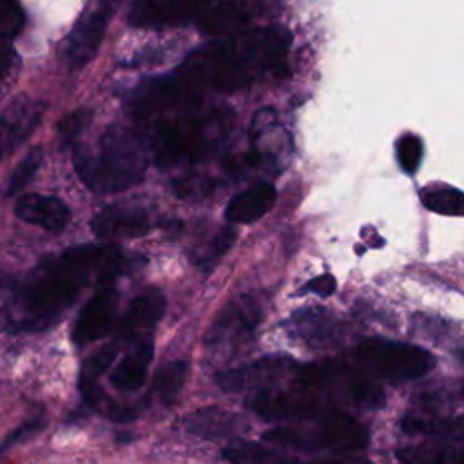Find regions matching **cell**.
<instances>
[{
  "label": "cell",
  "instance_id": "cell-5",
  "mask_svg": "<svg viewBox=\"0 0 464 464\" xmlns=\"http://www.w3.org/2000/svg\"><path fill=\"white\" fill-rule=\"evenodd\" d=\"M265 439L294 448V450H314V448H328L332 451H359L368 444V431L362 424H359L350 413L332 408L324 415L319 417V424L314 431H301L295 428H277L265 433Z\"/></svg>",
  "mask_w": 464,
  "mask_h": 464
},
{
  "label": "cell",
  "instance_id": "cell-24",
  "mask_svg": "<svg viewBox=\"0 0 464 464\" xmlns=\"http://www.w3.org/2000/svg\"><path fill=\"white\" fill-rule=\"evenodd\" d=\"M419 196L422 205L435 214L464 218V192L457 187L444 183L426 185Z\"/></svg>",
  "mask_w": 464,
  "mask_h": 464
},
{
  "label": "cell",
  "instance_id": "cell-15",
  "mask_svg": "<svg viewBox=\"0 0 464 464\" xmlns=\"http://www.w3.org/2000/svg\"><path fill=\"white\" fill-rule=\"evenodd\" d=\"M118 295L112 288L98 292L78 314V319L72 326V339L78 346L94 343L102 339L112 326L116 315Z\"/></svg>",
  "mask_w": 464,
  "mask_h": 464
},
{
  "label": "cell",
  "instance_id": "cell-21",
  "mask_svg": "<svg viewBox=\"0 0 464 464\" xmlns=\"http://www.w3.org/2000/svg\"><path fill=\"white\" fill-rule=\"evenodd\" d=\"M246 20V9L239 0H214L196 24L199 31L208 36H230L237 33Z\"/></svg>",
  "mask_w": 464,
  "mask_h": 464
},
{
  "label": "cell",
  "instance_id": "cell-8",
  "mask_svg": "<svg viewBox=\"0 0 464 464\" xmlns=\"http://www.w3.org/2000/svg\"><path fill=\"white\" fill-rule=\"evenodd\" d=\"M112 13V0H96L78 16L62 47V58L71 71L85 67L94 58Z\"/></svg>",
  "mask_w": 464,
  "mask_h": 464
},
{
  "label": "cell",
  "instance_id": "cell-23",
  "mask_svg": "<svg viewBox=\"0 0 464 464\" xmlns=\"http://www.w3.org/2000/svg\"><path fill=\"white\" fill-rule=\"evenodd\" d=\"M116 353H118V348H116L114 344H109V346H103V348H100L98 352H94V353L83 362L82 372H80L78 386H80V392H82L83 399H85L89 404H94V406L100 404L102 393L98 392L96 384H98L100 375L105 373V370L112 364Z\"/></svg>",
  "mask_w": 464,
  "mask_h": 464
},
{
  "label": "cell",
  "instance_id": "cell-16",
  "mask_svg": "<svg viewBox=\"0 0 464 464\" xmlns=\"http://www.w3.org/2000/svg\"><path fill=\"white\" fill-rule=\"evenodd\" d=\"M14 214L31 225H36L47 232H58L71 221L69 207L56 196L45 194H24L14 203Z\"/></svg>",
  "mask_w": 464,
  "mask_h": 464
},
{
  "label": "cell",
  "instance_id": "cell-14",
  "mask_svg": "<svg viewBox=\"0 0 464 464\" xmlns=\"http://www.w3.org/2000/svg\"><path fill=\"white\" fill-rule=\"evenodd\" d=\"M92 232L105 241L145 236L150 230L149 214L132 205H109L91 219Z\"/></svg>",
  "mask_w": 464,
  "mask_h": 464
},
{
  "label": "cell",
  "instance_id": "cell-13",
  "mask_svg": "<svg viewBox=\"0 0 464 464\" xmlns=\"http://www.w3.org/2000/svg\"><path fill=\"white\" fill-rule=\"evenodd\" d=\"M47 103L31 96L11 100L0 114V158L11 154L40 125Z\"/></svg>",
  "mask_w": 464,
  "mask_h": 464
},
{
  "label": "cell",
  "instance_id": "cell-4",
  "mask_svg": "<svg viewBox=\"0 0 464 464\" xmlns=\"http://www.w3.org/2000/svg\"><path fill=\"white\" fill-rule=\"evenodd\" d=\"M228 118L221 112L196 120H160L152 129V152L160 167H172L179 160L192 161L212 156L223 143Z\"/></svg>",
  "mask_w": 464,
  "mask_h": 464
},
{
  "label": "cell",
  "instance_id": "cell-10",
  "mask_svg": "<svg viewBox=\"0 0 464 464\" xmlns=\"http://www.w3.org/2000/svg\"><path fill=\"white\" fill-rule=\"evenodd\" d=\"M261 319L259 304L248 297H237L223 306L208 328L207 344L214 350L232 348L248 339Z\"/></svg>",
  "mask_w": 464,
  "mask_h": 464
},
{
  "label": "cell",
  "instance_id": "cell-36",
  "mask_svg": "<svg viewBox=\"0 0 464 464\" xmlns=\"http://www.w3.org/2000/svg\"><path fill=\"white\" fill-rule=\"evenodd\" d=\"M13 60H14V53L7 45L0 44V80L9 72Z\"/></svg>",
  "mask_w": 464,
  "mask_h": 464
},
{
  "label": "cell",
  "instance_id": "cell-7",
  "mask_svg": "<svg viewBox=\"0 0 464 464\" xmlns=\"http://www.w3.org/2000/svg\"><path fill=\"white\" fill-rule=\"evenodd\" d=\"M321 390H324V386H315L295 379V384L288 390H257L246 399V406L266 420L319 419L332 410L326 404Z\"/></svg>",
  "mask_w": 464,
  "mask_h": 464
},
{
  "label": "cell",
  "instance_id": "cell-26",
  "mask_svg": "<svg viewBox=\"0 0 464 464\" xmlns=\"http://www.w3.org/2000/svg\"><path fill=\"white\" fill-rule=\"evenodd\" d=\"M223 459L228 462H272L281 460L274 450L263 448L261 444L248 440H234L223 450Z\"/></svg>",
  "mask_w": 464,
  "mask_h": 464
},
{
  "label": "cell",
  "instance_id": "cell-32",
  "mask_svg": "<svg viewBox=\"0 0 464 464\" xmlns=\"http://www.w3.org/2000/svg\"><path fill=\"white\" fill-rule=\"evenodd\" d=\"M91 121V112L85 109H78L67 116L62 118V121L58 123V141L62 147L72 145L76 141V138L80 136V132L87 127V123Z\"/></svg>",
  "mask_w": 464,
  "mask_h": 464
},
{
  "label": "cell",
  "instance_id": "cell-37",
  "mask_svg": "<svg viewBox=\"0 0 464 464\" xmlns=\"http://www.w3.org/2000/svg\"><path fill=\"white\" fill-rule=\"evenodd\" d=\"M462 357H464V355H462Z\"/></svg>",
  "mask_w": 464,
  "mask_h": 464
},
{
  "label": "cell",
  "instance_id": "cell-29",
  "mask_svg": "<svg viewBox=\"0 0 464 464\" xmlns=\"http://www.w3.org/2000/svg\"><path fill=\"white\" fill-rule=\"evenodd\" d=\"M237 234L232 227H227V228H221L214 237L212 241L203 248V252H199L196 256V263L203 268V270H212V265L218 263V259L228 252V248L234 245Z\"/></svg>",
  "mask_w": 464,
  "mask_h": 464
},
{
  "label": "cell",
  "instance_id": "cell-12",
  "mask_svg": "<svg viewBox=\"0 0 464 464\" xmlns=\"http://www.w3.org/2000/svg\"><path fill=\"white\" fill-rule=\"evenodd\" d=\"M295 368L297 364L288 357H265L245 366L219 372L216 382L223 392H257L274 386L285 375L295 372Z\"/></svg>",
  "mask_w": 464,
  "mask_h": 464
},
{
  "label": "cell",
  "instance_id": "cell-1",
  "mask_svg": "<svg viewBox=\"0 0 464 464\" xmlns=\"http://www.w3.org/2000/svg\"><path fill=\"white\" fill-rule=\"evenodd\" d=\"M130 261L112 246H72L34 270L14 297V330L49 326L91 285L109 283Z\"/></svg>",
  "mask_w": 464,
  "mask_h": 464
},
{
  "label": "cell",
  "instance_id": "cell-31",
  "mask_svg": "<svg viewBox=\"0 0 464 464\" xmlns=\"http://www.w3.org/2000/svg\"><path fill=\"white\" fill-rule=\"evenodd\" d=\"M24 22L25 14L18 0H0V38H14Z\"/></svg>",
  "mask_w": 464,
  "mask_h": 464
},
{
  "label": "cell",
  "instance_id": "cell-34",
  "mask_svg": "<svg viewBox=\"0 0 464 464\" xmlns=\"http://www.w3.org/2000/svg\"><path fill=\"white\" fill-rule=\"evenodd\" d=\"M40 426H42V420H40V419H33V420H29V422L22 424L20 428H16L14 431H11V433L4 439V442L0 444V453L5 451L7 448H13V446L24 442L27 437L34 435V433L40 430Z\"/></svg>",
  "mask_w": 464,
  "mask_h": 464
},
{
  "label": "cell",
  "instance_id": "cell-20",
  "mask_svg": "<svg viewBox=\"0 0 464 464\" xmlns=\"http://www.w3.org/2000/svg\"><path fill=\"white\" fill-rule=\"evenodd\" d=\"M154 348L149 337L141 339L112 370L111 384L120 392L138 390L149 373V364L152 361Z\"/></svg>",
  "mask_w": 464,
  "mask_h": 464
},
{
  "label": "cell",
  "instance_id": "cell-30",
  "mask_svg": "<svg viewBox=\"0 0 464 464\" xmlns=\"http://www.w3.org/2000/svg\"><path fill=\"white\" fill-rule=\"evenodd\" d=\"M402 460L413 462H464V450L460 448H410L401 453Z\"/></svg>",
  "mask_w": 464,
  "mask_h": 464
},
{
  "label": "cell",
  "instance_id": "cell-27",
  "mask_svg": "<svg viewBox=\"0 0 464 464\" xmlns=\"http://www.w3.org/2000/svg\"><path fill=\"white\" fill-rule=\"evenodd\" d=\"M44 160V150L42 147H33L24 158L22 161L14 167L9 181H7V196H14L18 192H22V188L34 178V174L38 172L40 165Z\"/></svg>",
  "mask_w": 464,
  "mask_h": 464
},
{
  "label": "cell",
  "instance_id": "cell-35",
  "mask_svg": "<svg viewBox=\"0 0 464 464\" xmlns=\"http://www.w3.org/2000/svg\"><path fill=\"white\" fill-rule=\"evenodd\" d=\"M301 292H314L321 297H328L335 292V279L334 276L330 274H323V276H317L314 279H310L303 288Z\"/></svg>",
  "mask_w": 464,
  "mask_h": 464
},
{
  "label": "cell",
  "instance_id": "cell-11",
  "mask_svg": "<svg viewBox=\"0 0 464 464\" xmlns=\"http://www.w3.org/2000/svg\"><path fill=\"white\" fill-rule=\"evenodd\" d=\"M214 0H136L129 24L140 29H165L196 22Z\"/></svg>",
  "mask_w": 464,
  "mask_h": 464
},
{
  "label": "cell",
  "instance_id": "cell-22",
  "mask_svg": "<svg viewBox=\"0 0 464 464\" xmlns=\"http://www.w3.org/2000/svg\"><path fill=\"white\" fill-rule=\"evenodd\" d=\"M239 419L219 408H203L188 413L183 419V426L188 433L201 439H221L239 431Z\"/></svg>",
  "mask_w": 464,
  "mask_h": 464
},
{
  "label": "cell",
  "instance_id": "cell-28",
  "mask_svg": "<svg viewBox=\"0 0 464 464\" xmlns=\"http://www.w3.org/2000/svg\"><path fill=\"white\" fill-rule=\"evenodd\" d=\"M395 154L401 169L406 174H415L422 160V141L413 132L402 134L395 143Z\"/></svg>",
  "mask_w": 464,
  "mask_h": 464
},
{
  "label": "cell",
  "instance_id": "cell-18",
  "mask_svg": "<svg viewBox=\"0 0 464 464\" xmlns=\"http://www.w3.org/2000/svg\"><path fill=\"white\" fill-rule=\"evenodd\" d=\"M276 203V188L268 181L254 183L243 192L236 194L227 208L225 218L230 223H252L263 218Z\"/></svg>",
  "mask_w": 464,
  "mask_h": 464
},
{
  "label": "cell",
  "instance_id": "cell-3",
  "mask_svg": "<svg viewBox=\"0 0 464 464\" xmlns=\"http://www.w3.org/2000/svg\"><path fill=\"white\" fill-rule=\"evenodd\" d=\"M72 161L83 185L100 194L125 190L140 183L147 167L141 140L121 125L109 127L92 149L78 147Z\"/></svg>",
  "mask_w": 464,
  "mask_h": 464
},
{
  "label": "cell",
  "instance_id": "cell-17",
  "mask_svg": "<svg viewBox=\"0 0 464 464\" xmlns=\"http://www.w3.org/2000/svg\"><path fill=\"white\" fill-rule=\"evenodd\" d=\"M165 297L160 290L149 288L134 297L118 324L121 339H136L140 334L150 330L165 312Z\"/></svg>",
  "mask_w": 464,
  "mask_h": 464
},
{
  "label": "cell",
  "instance_id": "cell-19",
  "mask_svg": "<svg viewBox=\"0 0 464 464\" xmlns=\"http://www.w3.org/2000/svg\"><path fill=\"white\" fill-rule=\"evenodd\" d=\"M288 330L310 346H321L337 335V319L323 308H304L288 319Z\"/></svg>",
  "mask_w": 464,
  "mask_h": 464
},
{
  "label": "cell",
  "instance_id": "cell-6",
  "mask_svg": "<svg viewBox=\"0 0 464 464\" xmlns=\"http://www.w3.org/2000/svg\"><path fill=\"white\" fill-rule=\"evenodd\" d=\"M357 361L373 375L390 381H411L433 370L431 352L401 341L366 339L355 350Z\"/></svg>",
  "mask_w": 464,
  "mask_h": 464
},
{
  "label": "cell",
  "instance_id": "cell-33",
  "mask_svg": "<svg viewBox=\"0 0 464 464\" xmlns=\"http://www.w3.org/2000/svg\"><path fill=\"white\" fill-rule=\"evenodd\" d=\"M174 187H176V192L181 198L194 199V198H199V196L207 194L212 187V181L203 178V176H188V178H183V179L176 181Z\"/></svg>",
  "mask_w": 464,
  "mask_h": 464
},
{
  "label": "cell",
  "instance_id": "cell-9",
  "mask_svg": "<svg viewBox=\"0 0 464 464\" xmlns=\"http://www.w3.org/2000/svg\"><path fill=\"white\" fill-rule=\"evenodd\" d=\"M199 100L201 94L196 92L178 71L176 74L160 76L141 83L132 92L129 103L134 114L150 116L179 105L192 107Z\"/></svg>",
  "mask_w": 464,
  "mask_h": 464
},
{
  "label": "cell",
  "instance_id": "cell-2",
  "mask_svg": "<svg viewBox=\"0 0 464 464\" xmlns=\"http://www.w3.org/2000/svg\"><path fill=\"white\" fill-rule=\"evenodd\" d=\"M290 42L279 25L234 33L190 53L179 74L201 96L207 89L236 91L265 74H283Z\"/></svg>",
  "mask_w": 464,
  "mask_h": 464
},
{
  "label": "cell",
  "instance_id": "cell-25",
  "mask_svg": "<svg viewBox=\"0 0 464 464\" xmlns=\"http://www.w3.org/2000/svg\"><path fill=\"white\" fill-rule=\"evenodd\" d=\"M187 375H188V364L181 359L163 364L158 370L154 379V393L158 395V399L167 406L172 404L178 399Z\"/></svg>",
  "mask_w": 464,
  "mask_h": 464
}]
</instances>
